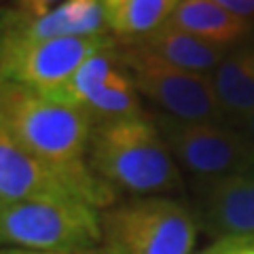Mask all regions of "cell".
<instances>
[{
  "instance_id": "5bb4252c",
  "label": "cell",
  "mask_w": 254,
  "mask_h": 254,
  "mask_svg": "<svg viewBox=\"0 0 254 254\" xmlns=\"http://www.w3.org/2000/svg\"><path fill=\"white\" fill-rule=\"evenodd\" d=\"M178 2L180 0H104L108 30L117 41H136L163 26Z\"/></svg>"
},
{
  "instance_id": "ffe728a7",
  "label": "cell",
  "mask_w": 254,
  "mask_h": 254,
  "mask_svg": "<svg viewBox=\"0 0 254 254\" xmlns=\"http://www.w3.org/2000/svg\"><path fill=\"white\" fill-rule=\"evenodd\" d=\"M0 254H72V252H47V250H28V248H2Z\"/></svg>"
},
{
  "instance_id": "6da1fadb",
  "label": "cell",
  "mask_w": 254,
  "mask_h": 254,
  "mask_svg": "<svg viewBox=\"0 0 254 254\" xmlns=\"http://www.w3.org/2000/svg\"><path fill=\"white\" fill-rule=\"evenodd\" d=\"M89 168L113 189L150 197L180 189V172L153 119L136 117L93 125Z\"/></svg>"
},
{
  "instance_id": "e0dca14e",
  "label": "cell",
  "mask_w": 254,
  "mask_h": 254,
  "mask_svg": "<svg viewBox=\"0 0 254 254\" xmlns=\"http://www.w3.org/2000/svg\"><path fill=\"white\" fill-rule=\"evenodd\" d=\"M60 0H15V6L11 13H15L17 17L23 19H34V17H43L49 11H53L58 6Z\"/></svg>"
},
{
  "instance_id": "277c9868",
  "label": "cell",
  "mask_w": 254,
  "mask_h": 254,
  "mask_svg": "<svg viewBox=\"0 0 254 254\" xmlns=\"http://www.w3.org/2000/svg\"><path fill=\"white\" fill-rule=\"evenodd\" d=\"M102 242L95 208L78 199L0 201V244L47 252H81Z\"/></svg>"
},
{
  "instance_id": "ac0fdd59",
  "label": "cell",
  "mask_w": 254,
  "mask_h": 254,
  "mask_svg": "<svg viewBox=\"0 0 254 254\" xmlns=\"http://www.w3.org/2000/svg\"><path fill=\"white\" fill-rule=\"evenodd\" d=\"M254 237H229V240H216L212 246L203 248L201 252L193 254H235L237 250H242L246 244H250Z\"/></svg>"
},
{
  "instance_id": "ba28073f",
  "label": "cell",
  "mask_w": 254,
  "mask_h": 254,
  "mask_svg": "<svg viewBox=\"0 0 254 254\" xmlns=\"http://www.w3.org/2000/svg\"><path fill=\"white\" fill-rule=\"evenodd\" d=\"M104 36H66L47 41H2L0 43V81L47 91L66 83L93 53L113 45Z\"/></svg>"
},
{
  "instance_id": "603a6c76",
  "label": "cell",
  "mask_w": 254,
  "mask_h": 254,
  "mask_svg": "<svg viewBox=\"0 0 254 254\" xmlns=\"http://www.w3.org/2000/svg\"><path fill=\"white\" fill-rule=\"evenodd\" d=\"M235 254H254V240L250 242V244H246L242 250H237Z\"/></svg>"
},
{
  "instance_id": "7a4b0ae2",
  "label": "cell",
  "mask_w": 254,
  "mask_h": 254,
  "mask_svg": "<svg viewBox=\"0 0 254 254\" xmlns=\"http://www.w3.org/2000/svg\"><path fill=\"white\" fill-rule=\"evenodd\" d=\"M0 127L36 157L55 163L83 161L93 121L81 108L49 100L26 85L0 81Z\"/></svg>"
},
{
  "instance_id": "9c48e42d",
  "label": "cell",
  "mask_w": 254,
  "mask_h": 254,
  "mask_svg": "<svg viewBox=\"0 0 254 254\" xmlns=\"http://www.w3.org/2000/svg\"><path fill=\"white\" fill-rule=\"evenodd\" d=\"M197 227L216 237H254V168L195 180Z\"/></svg>"
},
{
  "instance_id": "30bf717a",
  "label": "cell",
  "mask_w": 254,
  "mask_h": 254,
  "mask_svg": "<svg viewBox=\"0 0 254 254\" xmlns=\"http://www.w3.org/2000/svg\"><path fill=\"white\" fill-rule=\"evenodd\" d=\"M104 0H64L43 17L23 19L11 11L0 15L2 41H47L66 36H104L108 34Z\"/></svg>"
},
{
  "instance_id": "8fae6325",
  "label": "cell",
  "mask_w": 254,
  "mask_h": 254,
  "mask_svg": "<svg viewBox=\"0 0 254 254\" xmlns=\"http://www.w3.org/2000/svg\"><path fill=\"white\" fill-rule=\"evenodd\" d=\"M210 81L225 123L244 129L254 115V43L233 45L210 72Z\"/></svg>"
},
{
  "instance_id": "3957f363",
  "label": "cell",
  "mask_w": 254,
  "mask_h": 254,
  "mask_svg": "<svg viewBox=\"0 0 254 254\" xmlns=\"http://www.w3.org/2000/svg\"><path fill=\"white\" fill-rule=\"evenodd\" d=\"M115 189L89 163H55L36 157L0 127V201L78 199L95 210L115 203Z\"/></svg>"
},
{
  "instance_id": "2e32d148",
  "label": "cell",
  "mask_w": 254,
  "mask_h": 254,
  "mask_svg": "<svg viewBox=\"0 0 254 254\" xmlns=\"http://www.w3.org/2000/svg\"><path fill=\"white\" fill-rule=\"evenodd\" d=\"M81 110H85L91 117L93 125L102 121H115V119L142 115L138 89L133 85L129 70L125 68L123 62L106 78V83L87 98Z\"/></svg>"
},
{
  "instance_id": "52a82bcc",
  "label": "cell",
  "mask_w": 254,
  "mask_h": 254,
  "mask_svg": "<svg viewBox=\"0 0 254 254\" xmlns=\"http://www.w3.org/2000/svg\"><path fill=\"white\" fill-rule=\"evenodd\" d=\"M153 121L174 161L195 180L254 168V144L244 129L225 121H180L163 113Z\"/></svg>"
},
{
  "instance_id": "5b68a950",
  "label": "cell",
  "mask_w": 254,
  "mask_h": 254,
  "mask_svg": "<svg viewBox=\"0 0 254 254\" xmlns=\"http://www.w3.org/2000/svg\"><path fill=\"white\" fill-rule=\"evenodd\" d=\"M102 242L117 254H193L197 220L163 195L138 197L100 212Z\"/></svg>"
},
{
  "instance_id": "9a60e30c",
  "label": "cell",
  "mask_w": 254,
  "mask_h": 254,
  "mask_svg": "<svg viewBox=\"0 0 254 254\" xmlns=\"http://www.w3.org/2000/svg\"><path fill=\"white\" fill-rule=\"evenodd\" d=\"M119 66H121V53H119V41H115L113 45H108L102 51L93 53L91 58H87L66 83L41 93L53 102H60V104L83 108L87 98L95 89H100Z\"/></svg>"
},
{
  "instance_id": "d6986e66",
  "label": "cell",
  "mask_w": 254,
  "mask_h": 254,
  "mask_svg": "<svg viewBox=\"0 0 254 254\" xmlns=\"http://www.w3.org/2000/svg\"><path fill=\"white\" fill-rule=\"evenodd\" d=\"M214 2L254 26V0H214Z\"/></svg>"
},
{
  "instance_id": "7402d4cb",
  "label": "cell",
  "mask_w": 254,
  "mask_h": 254,
  "mask_svg": "<svg viewBox=\"0 0 254 254\" xmlns=\"http://www.w3.org/2000/svg\"><path fill=\"white\" fill-rule=\"evenodd\" d=\"M244 131H246V136H248V138H250V142L254 144V115H252V119L248 121V125L244 127Z\"/></svg>"
},
{
  "instance_id": "8992f818",
  "label": "cell",
  "mask_w": 254,
  "mask_h": 254,
  "mask_svg": "<svg viewBox=\"0 0 254 254\" xmlns=\"http://www.w3.org/2000/svg\"><path fill=\"white\" fill-rule=\"evenodd\" d=\"M119 53L138 93L163 115L180 121H225L210 74L178 68L129 41H119Z\"/></svg>"
},
{
  "instance_id": "4fadbf2b",
  "label": "cell",
  "mask_w": 254,
  "mask_h": 254,
  "mask_svg": "<svg viewBox=\"0 0 254 254\" xmlns=\"http://www.w3.org/2000/svg\"><path fill=\"white\" fill-rule=\"evenodd\" d=\"M208 43L233 47L248 38L252 23L237 17L214 0H180L165 21Z\"/></svg>"
},
{
  "instance_id": "44dd1931",
  "label": "cell",
  "mask_w": 254,
  "mask_h": 254,
  "mask_svg": "<svg viewBox=\"0 0 254 254\" xmlns=\"http://www.w3.org/2000/svg\"><path fill=\"white\" fill-rule=\"evenodd\" d=\"M74 254H117V252H113L110 248H106V246H93V248H87V250H81V252H74Z\"/></svg>"
},
{
  "instance_id": "7c38bea8",
  "label": "cell",
  "mask_w": 254,
  "mask_h": 254,
  "mask_svg": "<svg viewBox=\"0 0 254 254\" xmlns=\"http://www.w3.org/2000/svg\"><path fill=\"white\" fill-rule=\"evenodd\" d=\"M129 43L138 45L140 49L153 53L178 68L203 74H210L231 49L227 45H216L203 41V38H197L189 32L170 26V23H163L157 30Z\"/></svg>"
}]
</instances>
